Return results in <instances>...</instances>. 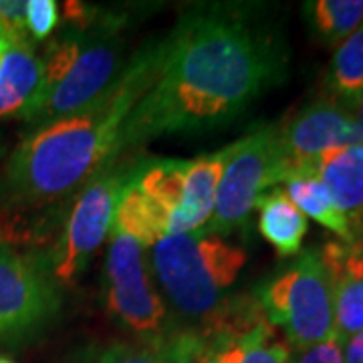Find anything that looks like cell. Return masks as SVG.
Listing matches in <instances>:
<instances>
[{"label":"cell","instance_id":"1","mask_svg":"<svg viewBox=\"0 0 363 363\" xmlns=\"http://www.w3.org/2000/svg\"><path fill=\"white\" fill-rule=\"evenodd\" d=\"M281 43L234 9H198L160 40L154 75L125 123L121 150L218 128L285 77Z\"/></svg>","mask_w":363,"mask_h":363},{"label":"cell","instance_id":"2","mask_svg":"<svg viewBox=\"0 0 363 363\" xmlns=\"http://www.w3.org/2000/svg\"><path fill=\"white\" fill-rule=\"evenodd\" d=\"M157 49L160 43L138 52L95 104L33 130L16 145L2 180L9 202L55 204L105 169V164L121 152L125 123L152 81Z\"/></svg>","mask_w":363,"mask_h":363},{"label":"cell","instance_id":"3","mask_svg":"<svg viewBox=\"0 0 363 363\" xmlns=\"http://www.w3.org/2000/svg\"><path fill=\"white\" fill-rule=\"evenodd\" d=\"M43 61L39 89L23 113L28 128L39 130L95 104L116 83L121 67L117 26L99 33H71L55 40Z\"/></svg>","mask_w":363,"mask_h":363},{"label":"cell","instance_id":"4","mask_svg":"<svg viewBox=\"0 0 363 363\" xmlns=\"http://www.w3.org/2000/svg\"><path fill=\"white\" fill-rule=\"evenodd\" d=\"M247 259L245 248L206 228L166 236L152 247L154 272L172 305L204 321L228 298Z\"/></svg>","mask_w":363,"mask_h":363},{"label":"cell","instance_id":"5","mask_svg":"<svg viewBox=\"0 0 363 363\" xmlns=\"http://www.w3.org/2000/svg\"><path fill=\"white\" fill-rule=\"evenodd\" d=\"M257 301L272 327L285 331L295 350H309L333 337V286L319 250L309 248L257 289Z\"/></svg>","mask_w":363,"mask_h":363},{"label":"cell","instance_id":"6","mask_svg":"<svg viewBox=\"0 0 363 363\" xmlns=\"http://www.w3.org/2000/svg\"><path fill=\"white\" fill-rule=\"evenodd\" d=\"M226 160L228 147L190 162L162 160L133 169L131 178L164 218L168 236L194 233L210 222Z\"/></svg>","mask_w":363,"mask_h":363},{"label":"cell","instance_id":"7","mask_svg":"<svg viewBox=\"0 0 363 363\" xmlns=\"http://www.w3.org/2000/svg\"><path fill=\"white\" fill-rule=\"evenodd\" d=\"M279 184V128L260 125L228 145V160L222 169L208 233L224 234L242 226L252 208H257L260 196Z\"/></svg>","mask_w":363,"mask_h":363},{"label":"cell","instance_id":"8","mask_svg":"<svg viewBox=\"0 0 363 363\" xmlns=\"http://www.w3.org/2000/svg\"><path fill=\"white\" fill-rule=\"evenodd\" d=\"M107 281L109 309L142 341H164L176 335L169 331L168 311L150 279L143 247L117 230H111L107 250Z\"/></svg>","mask_w":363,"mask_h":363},{"label":"cell","instance_id":"9","mask_svg":"<svg viewBox=\"0 0 363 363\" xmlns=\"http://www.w3.org/2000/svg\"><path fill=\"white\" fill-rule=\"evenodd\" d=\"M128 180V172L109 168L99 172L81 190L52 255L51 274L55 281L63 285L73 283L104 245L107 234H111L119 194Z\"/></svg>","mask_w":363,"mask_h":363},{"label":"cell","instance_id":"10","mask_svg":"<svg viewBox=\"0 0 363 363\" xmlns=\"http://www.w3.org/2000/svg\"><path fill=\"white\" fill-rule=\"evenodd\" d=\"M362 142L353 111L335 99L321 97L301 107L279 128L281 184L319 176V160L327 152Z\"/></svg>","mask_w":363,"mask_h":363},{"label":"cell","instance_id":"11","mask_svg":"<svg viewBox=\"0 0 363 363\" xmlns=\"http://www.w3.org/2000/svg\"><path fill=\"white\" fill-rule=\"evenodd\" d=\"M37 260L0 240V341L40 329L59 311V291Z\"/></svg>","mask_w":363,"mask_h":363},{"label":"cell","instance_id":"12","mask_svg":"<svg viewBox=\"0 0 363 363\" xmlns=\"http://www.w3.org/2000/svg\"><path fill=\"white\" fill-rule=\"evenodd\" d=\"M319 255L333 286V337L345 343L363 331V242H327Z\"/></svg>","mask_w":363,"mask_h":363},{"label":"cell","instance_id":"13","mask_svg":"<svg viewBox=\"0 0 363 363\" xmlns=\"http://www.w3.org/2000/svg\"><path fill=\"white\" fill-rule=\"evenodd\" d=\"M317 174L350 224L353 242H363V142L327 152Z\"/></svg>","mask_w":363,"mask_h":363},{"label":"cell","instance_id":"14","mask_svg":"<svg viewBox=\"0 0 363 363\" xmlns=\"http://www.w3.org/2000/svg\"><path fill=\"white\" fill-rule=\"evenodd\" d=\"M43 61L26 39L13 40L0 61V117L23 116L39 89Z\"/></svg>","mask_w":363,"mask_h":363},{"label":"cell","instance_id":"15","mask_svg":"<svg viewBox=\"0 0 363 363\" xmlns=\"http://www.w3.org/2000/svg\"><path fill=\"white\" fill-rule=\"evenodd\" d=\"M259 208L260 234L271 242L281 257H293L301 252L303 238L307 234V218L289 196L272 188L271 192L260 196Z\"/></svg>","mask_w":363,"mask_h":363},{"label":"cell","instance_id":"16","mask_svg":"<svg viewBox=\"0 0 363 363\" xmlns=\"http://www.w3.org/2000/svg\"><path fill=\"white\" fill-rule=\"evenodd\" d=\"M198 355L196 333H176L164 341L113 343L87 363H194Z\"/></svg>","mask_w":363,"mask_h":363},{"label":"cell","instance_id":"17","mask_svg":"<svg viewBox=\"0 0 363 363\" xmlns=\"http://www.w3.org/2000/svg\"><path fill=\"white\" fill-rule=\"evenodd\" d=\"M111 230L128 234L133 240H138L143 248L154 247L156 242L168 236L164 218L160 216L156 208L152 206V202L142 194V190L135 186L131 176L119 194Z\"/></svg>","mask_w":363,"mask_h":363},{"label":"cell","instance_id":"18","mask_svg":"<svg viewBox=\"0 0 363 363\" xmlns=\"http://www.w3.org/2000/svg\"><path fill=\"white\" fill-rule=\"evenodd\" d=\"M363 93V25L343 40L327 71V97L353 111Z\"/></svg>","mask_w":363,"mask_h":363},{"label":"cell","instance_id":"19","mask_svg":"<svg viewBox=\"0 0 363 363\" xmlns=\"http://www.w3.org/2000/svg\"><path fill=\"white\" fill-rule=\"evenodd\" d=\"M315 39L335 47L363 25V0H315L305 4Z\"/></svg>","mask_w":363,"mask_h":363},{"label":"cell","instance_id":"20","mask_svg":"<svg viewBox=\"0 0 363 363\" xmlns=\"http://www.w3.org/2000/svg\"><path fill=\"white\" fill-rule=\"evenodd\" d=\"M285 194L305 216H311L313 220L337 234L339 238H343V242H353L350 224L339 212V208L335 206L333 198L327 192L323 182L319 180V176L289 180Z\"/></svg>","mask_w":363,"mask_h":363},{"label":"cell","instance_id":"21","mask_svg":"<svg viewBox=\"0 0 363 363\" xmlns=\"http://www.w3.org/2000/svg\"><path fill=\"white\" fill-rule=\"evenodd\" d=\"M26 30L37 40L47 39L59 21V9L52 0H28L25 2Z\"/></svg>","mask_w":363,"mask_h":363},{"label":"cell","instance_id":"22","mask_svg":"<svg viewBox=\"0 0 363 363\" xmlns=\"http://www.w3.org/2000/svg\"><path fill=\"white\" fill-rule=\"evenodd\" d=\"M0 28L11 37L26 39V16L25 2L0 0Z\"/></svg>","mask_w":363,"mask_h":363},{"label":"cell","instance_id":"23","mask_svg":"<svg viewBox=\"0 0 363 363\" xmlns=\"http://www.w3.org/2000/svg\"><path fill=\"white\" fill-rule=\"evenodd\" d=\"M297 363H345L343 343L337 337H329L303 351Z\"/></svg>","mask_w":363,"mask_h":363},{"label":"cell","instance_id":"24","mask_svg":"<svg viewBox=\"0 0 363 363\" xmlns=\"http://www.w3.org/2000/svg\"><path fill=\"white\" fill-rule=\"evenodd\" d=\"M345 363H363V331L345 341Z\"/></svg>","mask_w":363,"mask_h":363},{"label":"cell","instance_id":"25","mask_svg":"<svg viewBox=\"0 0 363 363\" xmlns=\"http://www.w3.org/2000/svg\"><path fill=\"white\" fill-rule=\"evenodd\" d=\"M353 116H355L357 128H359V133H362V138H363V93H362V97H359V101H357L355 107H353Z\"/></svg>","mask_w":363,"mask_h":363},{"label":"cell","instance_id":"26","mask_svg":"<svg viewBox=\"0 0 363 363\" xmlns=\"http://www.w3.org/2000/svg\"><path fill=\"white\" fill-rule=\"evenodd\" d=\"M13 40H16V37H11L6 30H2V28H0V61H2V55H4V51H6V47H9Z\"/></svg>","mask_w":363,"mask_h":363},{"label":"cell","instance_id":"27","mask_svg":"<svg viewBox=\"0 0 363 363\" xmlns=\"http://www.w3.org/2000/svg\"><path fill=\"white\" fill-rule=\"evenodd\" d=\"M0 363H14L13 359H9V357H4V355H0Z\"/></svg>","mask_w":363,"mask_h":363}]
</instances>
